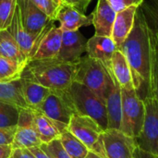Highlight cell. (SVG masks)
Segmentation results:
<instances>
[{
    "label": "cell",
    "mask_w": 158,
    "mask_h": 158,
    "mask_svg": "<svg viewBox=\"0 0 158 158\" xmlns=\"http://www.w3.org/2000/svg\"><path fill=\"white\" fill-rule=\"evenodd\" d=\"M76 63L57 58L30 61L22 76L53 91H66L74 81Z\"/></svg>",
    "instance_id": "obj_2"
},
{
    "label": "cell",
    "mask_w": 158,
    "mask_h": 158,
    "mask_svg": "<svg viewBox=\"0 0 158 158\" xmlns=\"http://www.w3.org/2000/svg\"><path fill=\"white\" fill-rule=\"evenodd\" d=\"M148 29L158 36V0H143L141 6Z\"/></svg>",
    "instance_id": "obj_28"
},
{
    "label": "cell",
    "mask_w": 158,
    "mask_h": 158,
    "mask_svg": "<svg viewBox=\"0 0 158 158\" xmlns=\"http://www.w3.org/2000/svg\"><path fill=\"white\" fill-rule=\"evenodd\" d=\"M85 158H103V157H102V156H98L97 154H95V153H94V152L89 151V152H88V154H87V156H85Z\"/></svg>",
    "instance_id": "obj_40"
},
{
    "label": "cell",
    "mask_w": 158,
    "mask_h": 158,
    "mask_svg": "<svg viewBox=\"0 0 158 158\" xmlns=\"http://www.w3.org/2000/svg\"><path fill=\"white\" fill-rule=\"evenodd\" d=\"M109 80L110 74L100 61L85 56L76 63L74 81L85 85L104 100Z\"/></svg>",
    "instance_id": "obj_4"
},
{
    "label": "cell",
    "mask_w": 158,
    "mask_h": 158,
    "mask_svg": "<svg viewBox=\"0 0 158 158\" xmlns=\"http://www.w3.org/2000/svg\"><path fill=\"white\" fill-rule=\"evenodd\" d=\"M118 50L111 37L94 35L86 43V53L92 58L100 61L106 69H110L111 59Z\"/></svg>",
    "instance_id": "obj_16"
},
{
    "label": "cell",
    "mask_w": 158,
    "mask_h": 158,
    "mask_svg": "<svg viewBox=\"0 0 158 158\" xmlns=\"http://www.w3.org/2000/svg\"><path fill=\"white\" fill-rule=\"evenodd\" d=\"M69 90V89H68ZM68 90L51 91L50 94L37 108L51 119L68 125L71 117L76 114Z\"/></svg>",
    "instance_id": "obj_9"
},
{
    "label": "cell",
    "mask_w": 158,
    "mask_h": 158,
    "mask_svg": "<svg viewBox=\"0 0 158 158\" xmlns=\"http://www.w3.org/2000/svg\"><path fill=\"white\" fill-rule=\"evenodd\" d=\"M20 83L24 100L28 107L32 109H37L52 91L41 85L40 83L23 76L20 78Z\"/></svg>",
    "instance_id": "obj_21"
},
{
    "label": "cell",
    "mask_w": 158,
    "mask_h": 158,
    "mask_svg": "<svg viewBox=\"0 0 158 158\" xmlns=\"http://www.w3.org/2000/svg\"><path fill=\"white\" fill-rule=\"evenodd\" d=\"M92 25H94V35L111 37L112 29L117 16V12L107 0H98L97 5L91 14Z\"/></svg>",
    "instance_id": "obj_15"
},
{
    "label": "cell",
    "mask_w": 158,
    "mask_h": 158,
    "mask_svg": "<svg viewBox=\"0 0 158 158\" xmlns=\"http://www.w3.org/2000/svg\"><path fill=\"white\" fill-rule=\"evenodd\" d=\"M59 140L63 148L71 158H85L89 152V149L68 131V128L61 133Z\"/></svg>",
    "instance_id": "obj_25"
},
{
    "label": "cell",
    "mask_w": 158,
    "mask_h": 158,
    "mask_svg": "<svg viewBox=\"0 0 158 158\" xmlns=\"http://www.w3.org/2000/svg\"><path fill=\"white\" fill-rule=\"evenodd\" d=\"M63 2L64 4L73 6L81 13L85 14L87 7L89 6L92 0H63Z\"/></svg>",
    "instance_id": "obj_35"
},
{
    "label": "cell",
    "mask_w": 158,
    "mask_h": 158,
    "mask_svg": "<svg viewBox=\"0 0 158 158\" xmlns=\"http://www.w3.org/2000/svg\"><path fill=\"white\" fill-rule=\"evenodd\" d=\"M138 8V6H132L119 12H117V16L112 29L111 38L114 41L118 49L120 48V46L122 45V44L124 43V41L126 40V38L133 28L135 16Z\"/></svg>",
    "instance_id": "obj_18"
},
{
    "label": "cell",
    "mask_w": 158,
    "mask_h": 158,
    "mask_svg": "<svg viewBox=\"0 0 158 158\" xmlns=\"http://www.w3.org/2000/svg\"><path fill=\"white\" fill-rule=\"evenodd\" d=\"M68 131L78 138L91 152L103 158H107L103 142L105 131L92 118L80 114H74L69 124Z\"/></svg>",
    "instance_id": "obj_6"
},
{
    "label": "cell",
    "mask_w": 158,
    "mask_h": 158,
    "mask_svg": "<svg viewBox=\"0 0 158 158\" xmlns=\"http://www.w3.org/2000/svg\"><path fill=\"white\" fill-rule=\"evenodd\" d=\"M132 158H158V156L153 155L151 153L145 152L139 147H136L133 153Z\"/></svg>",
    "instance_id": "obj_37"
},
{
    "label": "cell",
    "mask_w": 158,
    "mask_h": 158,
    "mask_svg": "<svg viewBox=\"0 0 158 158\" xmlns=\"http://www.w3.org/2000/svg\"><path fill=\"white\" fill-rule=\"evenodd\" d=\"M151 49V81L150 94L158 103V36L149 30Z\"/></svg>",
    "instance_id": "obj_27"
},
{
    "label": "cell",
    "mask_w": 158,
    "mask_h": 158,
    "mask_svg": "<svg viewBox=\"0 0 158 158\" xmlns=\"http://www.w3.org/2000/svg\"><path fill=\"white\" fill-rule=\"evenodd\" d=\"M143 100L145 108L143 124L134 141L137 147L158 156V103L151 94L145 95Z\"/></svg>",
    "instance_id": "obj_7"
},
{
    "label": "cell",
    "mask_w": 158,
    "mask_h": 158,
    "mask_svg": "<svg viewBox=\"0 0 158 158\" xmlns=\"http://www.w3.org/2000/svg\"><path fill=\"white\" fill-rule=\"evenodd\" d=\"M29 151L33 155V156L35 158H51L40 148V146L39 147H31V148H29Z\"/></svg>",
    "instance_id": "obj_38"
},
{
    "label": "cell",
    "mask_w": 158,
    "mask_h": 158,
    "mask_svg": "<svg viewBox=\"0 0 158 158\" xmlns=\"http://www.w3.org/2000/svg\"><path fill=\"white\" fill-rule=\"evenodd\" d=\"M41 144L42 142L34 125L32 109L30 107L19 108L16 133L11 144L12 148L29 149L31 147H39Z\"/></svg>",
    "instance_id": "obj_10"
},
{
    "label": "cell",
    "mask_w": 158,
    "mask_h": 158,
    "mask_svg": "<svg viewBox=\"0 0 158 158\" xmlns=\"http://www.w3.org/2000/svg\"><path fill=\"white\" fill-rule=\"evenodd\" d=\"M86 39L78 31H63L60 50L57 59L66 62L77 63L86 52Z\"/></svg>",
    "instance_id": "obj_14"
},
{
    "label": "cell",
    "mask_w": 158,
    "mask_h": 158,
    "mask_svg": "<svg viewBox=\"0 0 158 158\" xmlns=\"http://www.w3.org/2000/svg\"><path fill=\"white\" fill-rule=\"evenodd\" d=\"M9 158H35L33 155L26 148H16L12 150Z\"/></svg>",
    "instance_id": "obj_36"
},
{
    "label": "cell",
    "mask_w": 158,
    "mask_h": 158,
    "mask_svg": "<svg viewBox=\"0 0 158 158\" xmlns=\"http://www.w3.org/2000/svg\"><path fill=\"white\" fill-rule=\"evenodd\" d=\"M56 20L60 22L62 31H78L81 27L92 25V16L88 17L67 4L60 6Z\"/></svg>",
    "instance_id": "obj_19"
},
{
    "label": "cell",
    "mask_w": 158,
    "mask_h": 158,
    "mask_svg": "<svg viewBox=\"0 0 158 158\" xmlns=\"http://www.w3.org/2000/svg\"><path fill=\"white\" fill-rule=\"evenodd\" d=\"M6 30L14 37V39L19 45L22 52L28 57L29 62H30L31 54L33 49L36 38L33 37L32 35H31L25 30V28L22 24L20 10H19V6H18V3H17V6L15 8V12H14L13 18H12L11 23Z\"/></svg>",
    "instance_id": "obj_20"
},
{
    "label": "cell",
    "mask_w": 158,
    "mask_h": 158,
    "mask_svg": "<svg viewBox=\"0 0 158 158\" xmlns=\"http://www.w3.org/2000/svg\"><path fill=\"white\" fill-rule=\"evenodd\" d=\"M107 70L110 74V80L106 93L105 102L107 112L108 129L119 130L122 118L121 88L111 70L109 69H107Z\"/></svg>",
    "instance_id": "obj_13"
},
{
    "label": "cell",
    "mask_w": 158,
    "mask_h": 158,
    "mask_svg": "<svg viewBox=\"0 0 158 158\" xmlns=\"http://www.w3.org/2000/svg\"><path fill=\"white\" fill-rule=\"evenodd\" d=\"M25 68L15 60L0 56V82H11L19 80Z\"/></svg>",
    "instance_id": "obj_26"
},
{
    "label": "cell",
    "mask_w": 158,
    "mask_h": 158,
    "mask_svg": "<svg viewBox=\"0 0 158 158\" xmlns=\"http://www.w3.org/2000/svg\"><path fill=\"white\" fill-rule=\"evenodd\" d=\"M51 20L56 21L60 6L54 0H31Z\"/></svg>",
    "instance_id": "obj_32"
},
{
    "label": "cell",
    "mask_w": 158,
    "mask_h": 158,
    "mask_svg": "<svg viewBox=\"0 0 158 158\" xmlns=\"http://www.w3.org/2000/svg\"><path fill=\"white\" fill-rule=\"evenodd\" d=\"M107 158H132L136 146L134 138L118 129H107L103 133Z\"/></svg>",
    "instance_id": "obj_11"
},
{
    "label": "cell",
    "mask_w": 158,
    "mask_h": 158,
    "mask_svg": "<svg viewBox=\"0 0 158 158\" xmlns=\"http://www.w3.org/2000/svg\"><path fill=\"white\" fill-rule=\"evenodd\" d=\"M77 114L94 119L103 131L108 129L106 102L85 85L73 81L68 90Z\"/></svg>",
    "instance_id": "obj_3"
},
{
    "label": "cell",
    "mask_w": 158,
    "mask_h": 158,
    "mask_svg": "<svg viewBox=\"0 0 158 158\" xmlns=\"http://www.w3.org/2000/svg\"><path fill=\"white\" fill-rule=\"evenodd\" d=\"M17 0H0V30H6L12 20Z\"/></svg>",
    "instance_id": "obj_30"
},
{
    "label": "cell",
    "mask_w": 158,
    "mask_h": 158,
    "mask_svg": "<svg viewBox=\"0 0 158 158\" xmlns=\"http://www.w3.org/2000/svg\"><path fill=\"white\" fill-rule=\"evenodd\" d=\"M118 50L124 55L130 65L134 89L138 93L144 86L145 95L149 94L151 81L150 34L140 8L136 12L131 31Z\"/></svg>",
    "instance_id": "obj_1"
},
{
    "label": "cell",
    "mask_w": 158,
    "mask_h": 158,
    "mask_svg": "<svg viewBox=\"0 0 158 158\" xmlns=\"http://www.w3.org/2000/svg\"><path fill=\"white\" fill-rule=\"evenodd\" d=\"M121 88L122 118L119 130L136 138L143 127L145 108L143 98L134 88Z\"/></svg>",
    "instance_id": "obj_5"
},
{
    "label": "cell",
    "mask_w": 158,
    "mask_h": 158,
    "mask_svg": "<svg viewBox=\"0 0 158 158\" xmlns=\"http://www.w3.org/2000/svg\"><path fill=\"white\" fill-rule=\"evenodd\" d=\"M109 69L119 83L120 87L134 88L130 65L124 55L119 50H116V52L114 53Z\"/></svg>",
    "instance_id": "obj_23"
},
{
    "label": "cell",
    "mask_w": 158,
    "mask_h": 158,
    "mask_svg": "<svg viewBox=\"0 0 158 158\" xmlns=\"http://www.w3.org/2000/svg\"><path fill=\"white\" fill-rule=\"evenodd\" d=\"M19 108L20 107L14 105L0 103V128L17 126Z\"/></svg>",
    "instance_id": "obj_29"
},
{
    "label": "cell",
    "mask_w": 158,
    "mask_h": 158,
    "mask_svg": "<svg viewBox=\"0 0 158 158\" xmlns=\"http://www.w3.org/2000/svg\"><path fill=\"white\" fill-rule=\"evenodd\" d=\"M57 5H59V6H61V5H63L64 4V2H63V0H54Z\"/></svg>",
    "instance_id": "obj_41"
},
{
    "label": "cell",
    "mask_w": 158,
    "mask_h": 158,
    "mask_svg": "<svg viewBox=\"0 0 158 158\" xmlns=\"http://www.w3.org/2000/svg\"><path fill=\"white\" fill-rule=\"evenodd\" d=\"M62 30L50 20L35 39L30 61L56 58L62 41Z\"/></svg>",
    "instance_id": "obj_8"
},
{
    "label": "cell",
    "mask_w": 158,
    "mask_h": 158,
    "mask_svg": "<svg viewBox=\"0 0 158 158\" xmlns=\"http://www.w3.org/2000/svg\"><path fill=\"white\" fill-rule=\"evenodd\" d=\"M116 12H119L127 7L135 6H141L143 0H107Z\"/></svg>",
    "instance_id": "obj_33"
},
{
    "label": "cell",
    "mask_w": 158,
    "mask_h": 158,
    "mask_svg": "<svg viewBox=\"0 0 158 158\" xmlns=\"http://www.w3.org/2000/svg\"><path fill=\"white\" fill-rule=\"evenodd\" d=\"M17 3L25 30L37 38L51 19L31 0H17Z\"/></svg>",
    "instance_id": "obj_12"
},
{
    "label": "cell",
    "mask_w": 158,
    "mask_h": 158,
    "mask_svg": "<svg viewBox=\"0 0 158 158\" xmlns=\"http://www.w3.org/2000/svg\"><path fill=\"white\" fill-rule=\"evenodd\" d=\"M32 113L37 134L42 143H47L59 139L61 133L68 128V125L51 119L37 109H32Z\"/></svg>",
    "instance_id": "obj_17"
},
{
    "label": "cell",
    "mask_w": 158,
    "mask_h": 158,
    "mask_svg": "<svg viewBox=\"0 0 158 158\" xmlns=\"http://www.w3.org/2000/svg\"><path fill=\"white\" fill-rule=\"evenodd\" d=\"M16 133V126L10 128H0V144L11 145Z\"/></svg>",
    "instance_id": "obj_34"
},
{
    "label": "cell",
    "mask_w": 158,
    "mask_h": 158,
    "mask_svg": "<svg viewBox=\"0 0 158 158\" xmlns=\"http://www.w3.org/2000/svg\"><path fill=\"white\" fill-rule=\"evenodd\" d=\"M12 150L13 148L11 145L0 144V158H9Z\"/></svg>",
    "instance_id": "obj_39"
},
{
    "label": "cell",
    "mask_w": 158,
    "mask_h": 158,
    "mask_svg": "<svg viewBox=\"0 0 158 158\" xmlns=\"http://www.w3.org/2000/svg\"><path fill=\"white\" fill-rule=\"evenodd\" d=\"M0 56L15 60L24 67L29 63L28 57L7 30H0Z\"/></svg>",
    "instance_id": "obj_22"
},
{
    "label": "cell",
    "mask_w": 158,
    "mask_h": 158,
    "mask_svg": "<svg viewBox=\"0 0 158 158\" xmlns=\"http://www.w3.org/2000/svg\"><path fill=\"white\" fill-rule=\"evenodd\" d=\"M40 148L51 158H71L63 148L59 139L47 143H42Z\"/></svg>",
    "instance_id": "obj_31"
},
{
    "label": "cell",
    "mask_w": 158,
    "mask_h": 158,
    "mask_svg": "<svg viewBox=\"0 0 158 158\" xmlns=\"http://www.w3.org/2000/svg\"><path fill=\"white\" fill-rule=\"evenodd\" d=\"M0 103L14 105L20 108L28 107L22 94L20 79L11 82H0Z\"/></svg>",
    "instance_id": "obj_24"
}]
</instances>
